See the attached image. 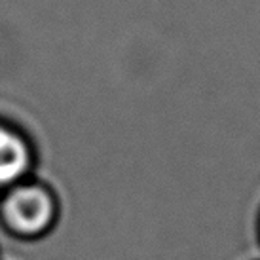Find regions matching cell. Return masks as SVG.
Masks as SVG:
<instances>
[{"instance_id": "obj_3", "label": "cell", "mask_w": 260, "mask_h": 260, "mask_svg": "<svg viewBox=\"0 0 260 260\" xmlns=\"http://www.w3.org/2000/svg\"><path fill=\"white\" fill-rule=\"evenodd\" d=\"M253 230H254V239H256V245H258V251H260V202H258V207H256V211H254Z\"/></svg>"}, {"instance_id": "obj_4", "label": "cell", "mask_w": 260, "mask_h": 260, "mask_svg": "<svg viewBox=\"0 0 260 260\" xmlns=\"http://www.w3.org/2000/svg\"><path fill=\"white\" fill-rule=\"evenodd\" d=\"M253 260H260V254H258V256H256V258H253Z\"/></svg>"}, {"instance_id": "obj_1", "label": "cell", "mask_w": 260, "mask_h": 260, "mask_svg": "<svg viewBox=\"0 0 260 260\" xmlns=\"http://www.w3.org/2000/svg\"><path fill=\"white\" fill-rule=\"evenodd\" d=\"M63 202L48 181L30 175L0 194V230L12 239L35 243L61 222Z\"/></svg>"}, {"instance_id": "obj_2", "label": "cell", "mask_w": 260, "mask_h": 260, "mask_svg": "<svg viewBox=\"0 0 260 260\" xmlns=\"http://www.w3.org/2000/svg\"><path fill=\"white\" fill-rule=\"evenodd\" d=\"M37 148L15 123L0 118V194L35 175Z\"/></svg>"}]
</instances>
